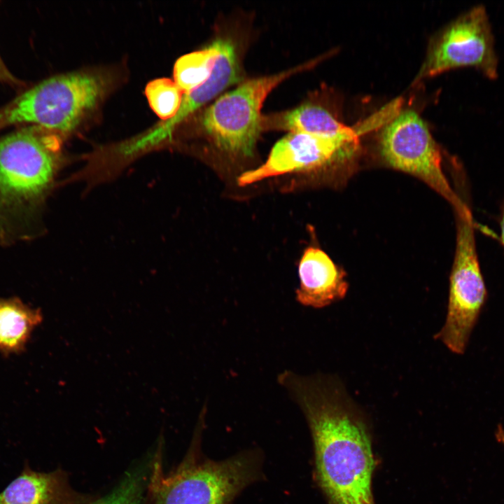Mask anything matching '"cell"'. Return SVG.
Here are the masks:
<instances>
[{"mask_svg":"<svg viewBox=\"0 0 504 504\" xmlns=\"http://www.w3.org/2000/svg\"><path fill=\"white\" fill-rule=\"evenodd\" d=\"M277 382L308 424L316 477L328 504H374L375 463L369 422L340 379L285 370Z\"/></svg>","mask_w":504,"mask_h":504,"instance_id":"6da1fadb","label":"cell"},{"mask_svg":"<svg viewBox=\"0 0 504 504\" xmlns=\"http://www.w3.org/2000/svg\"><path fill=\"white\" fill-rule=\"evenodd\" d=\"M191 449L174 471L164 475L161 461L152 459L148 488L153 504H230L262 475V456L247 450L221 461L203 458Z\"/></svg>","mask_w":504,"mask_h":504,"instance_id":"7a4b0ae2","label":"cell"},{"mask_svg":"<svg viewBox=\"0 0 504 504\" xmlns=\"http://www.w3.org/2000/svg\"><path fill=\"white\" fill-rule=\"evenodd\" d=\"M106 90L102 76L87 72L55 76L29 89L0 112V125L33 124L50 132L74 130Z\"/></svg>","mask_w":504,"mask_h":504,"instance_id":"3957f363","label":"cell"},{"mask_svg":"<svg viewBox=\"0 0 504 504\" xmlns=\"http://www.w3.org/2000/svg\"><path fill=\"white\" fill-rule=\"evenodd\" d=\"M312 66L307 63L283 72L253 78L225 93L203 113L202 125L213 142L233 155H251L263 128L262 104L268 94L290 76Z\"/></svg>","mask_w":504,"mask_h":504,"instance_id":"277c9868","label":"cell"},{"mask_svg":"<svg viewBox=\"0 0 504 504\" xmlns=\"http://www.w3.org/2000/svg\"><path fill=\"white\" fill-rule=\"evenodd\" d=\"M456 241L445 322L434 335L451 352L464 353L487 293L477 253L472 213L455 211Z\"/></svg>","mask_w":504,"mask_h":504,"instance_id":"5b68a950","label":"cell"},{"mask_svg":"<svg viewBox=\"0 0 504 504\" xmlns=\"http://www.w3.org/2000/svg\"><path fill=\"white\" fill-rule=\"evenodd\" d=\"M379 151L387 165L423 181L454 211L467 206L451 187L442 170L440 149L416 111L403 110L388 121L381 131Z\"/></svg>","mask_w":504,"mask_h":504,"instance_id":"8992f818","label":"cell"},{"mask_svg":"<svg viewBox=\"0 0 504 504\" xmlns=\"http://www.w3.org/2000/svg\"><path fill=\"white\" fill-rule=\"evenodd\" d=\"M467 66L475 68L489 79L498 77L494 37L482 5L463 13L435 36L416 80Z\"/></svg>","mask_w":504,"mask_h":504,"instance_id":"52a82bcc","label":"cell"},{"mask_svg":"<svg viewBox=\"0 0 504 504\" xmlns=\"http://www.w3.org/2000/svg\"><path fill=\"white\" fill-rule=\"evenodd\" d=\"M59 146L55 136L36 126L0 139V193L26 199L43 192L57 171Z\"/></svg>","mask_w":504,"mask_h":504,"instance_id":"ba28073f","label":"cell"},{"mask_svg":"<svg viewBox=\"0 0 504 504\" xmlns=\"http://www.w3.org/2000/svg\"><path fill=\"white\" fill-rule=\"evenodd\" d=\"M360 134L354 128L335 136L289 132L274 145L265 162L240 175L238 183L246 186L290 172L345 164L360 151Z\"/></svg>","mask_w":504,"mask_h":504,"instance_id":"9c48e42d","label":"cell"},{"mask_svg":"<svg viewBox=\"0 0 504 504\" xmlns=\"http://www.w3.org/2000/svg\"><path fill=\"white\" fill-rule=\"evenodd\" d=\"M218 55L209 78L192 91L183 94L176 115L141 136L144 143L154 148L171 136L174 128L188 115L211 100L239 79L240 68L234 43L225 38H217Z\"/></svg>","mask_w":504,"mask_h":504,"instance_id":"30bf717a","label":"cell"},{"mask_svg":"<svg viewBox=\"0 0 504 504\" xmlns=\"http://www.w3.org/2000/svg\"><path fill=\"white\" fill-rule=\"evenodd\" d=\"M94 500L73 489L62 469L41 472L29 465L0 491V504H90Z\"/></svg>","mask_w":504,"mask_h":504,"instance_id":"8fae6325","label":"cell"},{"mask_svg":"<svg viewBox=\"0 0 504 504\" xmlns=\"http://www.w3.org/2000/svg\"><path fill=\"white\" fill-rule=\"evenodd\" d=\"M300 286L296 300L301 304L321 309L343 299L349 284L344 270L321 249L309 247L299 263Z\"/></svg>","mask_w":504,"mask_h":504,"instance_id":"7c38bea8","label":"cell"},{"mask_svg":"<svg viewBox=\"0 0 504 504\" xmlns=\"http://www.w3.org/2000/svg\"><path fill=\"white\" fill-rule=\"evenodd\" d=\"M263 127L321 136H335L350 132L330 111L318 104L305 103L286 112L263 118Z\"/></svg>","mask_w":504,"mask_h":504,"instance_id":"4fadbf2b","label":"cell"},{"mask_svg":"<svg viewBox=\"0 0 504 504\" xmlns=\"http://www.w3.org/2000/svg\"><path fill=\"white\" fill-rule=\"evenodd\" d=\"M43 320L40 309L18 298H0V351L4 355L21 352L34 328Z\"/></svg>","mask_w":504,"mask_h":504,"instance_id":"5bb4252c","label":"cell"},{"mask_svg":"<svg viewBox=\"0 0 504 504\" xmlns=\"http://www.w3.org/2000/svg\"><path fill=\"white\" fill-rule=\"evenodd\" d=\"M218 55L216 39L205 48L184 55L176 60L174 81L183 94L195 89L209 78Z\"/></svg>","mask_w":504,"mask_h":504,"instance_id":"9a60e30c","label":"cell"},{"mask_svg":"<svg viewBox=\"0 0 504 504\" xmlns=\"http://www.w3.org/2000/svg\"><path fill=\"white\" fill-rule=\"evenodd\" d=\"M150 468L149 461L132 468L109 493L90 504H141L148 488Z\"/></svg>","mask_w":504,"mask_h":504,"instance_id":"2e32d148","label":"cell"},{"mask_svg":"<svg viewBox=\"0 0 504 504\" xmlns=\"http://www.w3.org/2000/svg\"><path fill=\"white\" fill-rule=\"evenodd\" d=\"M145 94L152 110L164 121L176 115L183 96L175 82L167 78L149 82L146 86Z\"/></svg>","mask_w":504,"mask_h":504,"instance_id":"e0dca14e","label":"cell"},{"mask_svg":"<svg viewBox=\"0 0 504 504\" xmlns=\"http://www.w3.org/2000/svg\"><path fill=\"white\" fill-rule=\"evenodd\" d=\"M500 242L504 248V204L502 206L501 214L500 217Z\"/></svg>","mask_w":504,"mask_h":504,"instance_id":"ac0fdd59","label":"cell"},{"mask_svg":"<svg viewBox=\"0 0 504 504\" xmlns=\"http://www.w3.org/2000/svg\"><path fill=\"white\" fill-rule=\"evenodd\" d=\"M496 440L504 445V428L501 425L498 426L495 433Z\"/></svg>","mask_w":504,"mask_h":504,"instance_id":"d6986e66","label":"cell"},{"mask_svg":"<svg viewBox=\"0 0 504 504\" xmlns=\"http://www.w3.org/2000/svg\"><path fill=\"white\" fill-rule=\"evenodd\" d=\"M1 73H3V67H2L1 63L0 62V76H1Z\"/></svg>","mask_w":504,"mask_h":504,"instance_id":"ffe728a7","label":"cell"}]
</instances>
